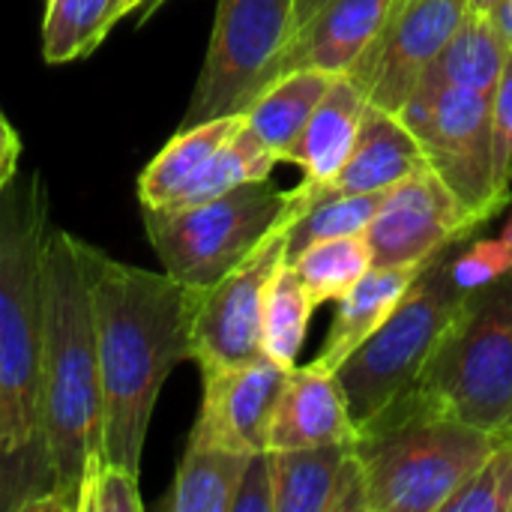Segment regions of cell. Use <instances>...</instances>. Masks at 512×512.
<instances>
[{
	"mask_svg": "<svg viewBox=\"0 0 512 512\" xmlns=\"http://www.w3.org/2000/svg\"><path fill=\"white\" fill-rule=\"evenodd\" d=\"M141 489H138V474L126 471L111 462H99V468L90 474L78 512H141Z\"/></svg>",
	"mask_w": 512,
	"mask_h": 512,
	"instance_id": "cell-31",
	"label": "cell"
},
{
	"mask_svg": "<svg viewBox=\"0 0 512 512\" xmlns=\"http://www.w3.org/2000/svg\"><path fill=\"white\" fill-rule=\"evenodd\" d=\"M0 512H15V501H12V495L6 492L3 483H0Z\"/></svg>",
	"mask_w": 512,
	"mask_h": 512,
	"instance_id": "cell-38",
	"label": "cell"
},
{
	"mask_svg": "<svg viewBox=\"0 0 512 512\" xmlns=\"http://www.w3.org/2000/svg\"><path fill=\"white\" fill-rule=\"evenodd\" d=\"M411 393L498 441L512 438V273L468 294Z\"/></svg>",
	"mask_w": 512,
	"mask_h": 512,
	"instance_id": "cell-5",
	"label": "cell"
},
{
	"mask_svg": "<svg viewBox=\"0 0 512 512\" xmlns=\"http://www.w3.org/2000/svg\"><path fill=\"white\" fill-rule=\"evenodd\" d=\"M0 453H3V429H0Z\"/></svg>",
	"mask_w": 512,
	"mask_h": 512,
	"instance_id": "cell-40",
	"label": "cell"
},
{
	"mask_svg": "<svg viewBox=\"0 0 512 512\" xmlns=\"http://www.w3.org/2000/svg\"><path fill=\"white\" fill-rule=\"evenodd\" d=\"M84 261L102 381V462L138 474L162 384L192 360L198 288L123 264L90 243Z\"/></svg>",
	"mask_w": 512,
	"mask_h": 512,
	"instance_id": "cell-1",
	"label": "cell"
},
{
	"mask_svg": "<svg viewBox=\"0 0 512 512\" xmlns=\"http://www.w3.org/2000/svg\"><path fill=\"white\" fill-rule=\"evenodd\" d=\"M324 3H327V0H297V3H294V30H297L306 18H312Z\"/></svg>",
	"mask_w": 512,
	"mask_h": 512,
	"instance_id": "cell-36",
	"label": "cell"
},
{
	"mask_svg": "<svg viewBox=\"0 0 512 512\" xmlns=\"http://www.w3.org/2000/svg\"><path fill=\"white\" fill-rule=\"evenodd\" d=\"M384 192H339V195H321L315 204H309L291 225L285 240V258L291 261L300 249L333 240V237H351L366 234Z\"/></svg>",
	"mask_w": 512,
	"mask_h": 512,
	"instance_id": "cell-28",
	"label": "cell"
},
{
	"mask_svg": "<svg viewBox=\"0 0 512 512\" xmlns=\"http://www.w3.org/2000/svg\"><path fill=\"white\" fill-rule=\"evenodd\" d=\"M144 0H45L42 57L48 66L75 63L96 51L111 27Z\"/></svg>",
	"mask_w": 512,
	"mask_h": 512,
	"instance_id": "cell-24",
	"label": "cell"
},
{
	"mask_svg": "<svg viewBox=\"0 0 512 512\" xmlns=\"http://www.w3.org/2000/svg\"><path fill=\"white\" fill-rule=\"evenodd\" d=\"M480 225L465 213L453 192L423 165L402 183L384 192L366 240L372 264H420L456 243H465Z\"/></svg>",
	"mask_w": 512,
	"mask_h": 512,
	"instance_id": "cell-12",
	"label": "cell"
},
{
	"mask_svg": "<svg viewBox=\"0 0 512 512\" xmlns=\"http://www.w3.org/2000/svg\"><path fill=\"white\" fill-rule=\"evenodd\" d=\"M429 261L372 267L345 297L336 300V315L315 363L336 372L396 312Z\"/></svg>",
	"mask_w": 512,
	"mask_h": 512,
	"instance_id": "cell-19",
	"label": "cell"
},
{
	"mask_svg": "<svg viewBox=\"0 0 512 512\" xmlns=\"http://www.w3.org/2000/svg\"><path fill=\"white\" fill-rule=\"evenodd\" d=\"M48 213V192L39 174L12 177L0 189V456H27L45 468L39 351Z\"/></svg>",
	"mask_w": 512,
	"mask_h": 512,
	"instance_id": "cell-3",
	"label": "cell"
},
{
	"mask_svg": "<svg viewBox=\"0 0 512 512\" xmlns=\"http://www.w3.org/2000/svg\"><path fill=\"white\" fill-rule=\"evenodd\" d=\"M42 441L51 495L42 512H78L81 492L102 462V381L84 240L51 228L42 252Z\"/></svg>",
	"mask_w": 512,
	"mask_h": 512,
	"instance_id": "cell-2",
	"label": "cell"
},
{
	"mask_svg": "<svg viewBox=\"0 0 512 512\" xmlns=\"http://www.w3.org/2000/svg\"><path fill=\"white\" fill-rule=\"evenodd\" d=\"M270 453L276 512H363L354 441Z\"/></svg>",
	"mask_w": 512,
	"mask_h": 512,
	"instance_id": "cell-16",
	"label": "cell"
},
{
	"mask_svg": "<svg viewBox=\"0 0 512 512\" xmlns=\"http://www.w3.org/2000/svg\"><path fill=\"white\" fill-rule=\"evenodd\" d=\"M489 15H492L495 27H498V33H501L507 51H512V0H501Z\"/></svg>",
	"mask_w": 512,
	"mask_h": 512,
	"instance_id": "cell-35",
	"label": "cell"
},
{
	"mask_svg": "<svg viewBox=\"0 0 512 512\" xmlns=\"http://www.w3.org/2000/svg\"><path fill=\"white\" fill-rule=\"evenodd\" d=\"M144 3H147V0H144Z\"/></svg>",
	"mask_w": 512,
	"mask_h": 512,
	"instance_id": "cell-41",
	"label": "cell"
},
{
	"mask_svg": "<svg viewBox=\"0 0 512 512\" xmlns=\"http://www.w3.org/2000/svg\"><path fill=\"white\" fill-rule=\"evenodd\" d=\"M423 165L453 192L483 228L512 195L501 192L492 168V96L462 87H420L399 111Z\"/></svg>",
	"mask_w": 512,
	"mask_h": 512,
	"instance_id": "cell-8",
	"label": "cell"
},
{
	"mask_svg": "<svg viewBox=\"0 0 512 512\" xmlns=\"http://www.w3.org/2000/svg\"><path fill=\"white\" fill-rule=\"evenodd\" d=\"M252 453L186 444L171 492L156 504L165 512H231Z\"/></svg>",
	"mask_w": 512,
	"mask_h": 512,
	"instance_id": "cell-23",
	"label": "cell"
},
{
	"mask_svg": "<svg viewBox=\"0 0 512 512\" xmlns=\"http://www.w3.org/2000/svg\"><path fill=\"white\" fill-rule=\"evenodd\" d=\"M282 219L258 249L210 288H198L192 312V363L198 369L231 366L261 357V315L273 273L288 261V225Z\"/></svg>",
	"mask_w": 512,
	"mask_h": 512,
	"instance_id": "cell-10",
	"label": "cell"
},
{
	"mask_svg": "<svg viewBox=\"0 0 512 512\" xmlns=\"http://www.w3.org/2000/svg\"><path fill=\"white\" fill-rule=\"evenodd\" d=\"M279 165V159L246 129V123L219 147V153L210 159V165L204 168V174L171 204V207H186V204H198V201H210L219 198L243 183L252 180H270L273 168ZM165 207V210H171Z\"/></svg>",
	"mask_w": 512,
	"mask_h": 512,
	"instance_id": "cell-27",
	"label": "cell"
},
{
	"mask_svg": "<svg viewBox=\"0 0 512 512\" xmlns=\"http://www.w3.org/2000/svg\"><path fill=\"white\" fill-rule=\"evenodd\" d=\"M441 512H512V438L489 450Z\"/></svg>",
	"mask_w": 512,
	"mask_h": 512,
	"instance_id": "cell-29",
	"label": "cell"
},
{
	"mask_svg": "<svg viewBox=\"0 0 512 512\" xmlns=\"http://www.w3.org/2000/svg\"><path fill=\"white\" fill-rule=\"evenodd\" d=\"M501 237H504V240L512 246V216L507 219V225H504V234H501Z\"/></svg>",
	"mask_w": 512,
	"mask_h": 512,
	"instance_id": "cell-39",
	"label": "cell"
},
{
	"mask_svg": "<svg viewBox=\"0 0 512 512\" xmlns=\"http://www.w3.org/2000/svg\"><path fill=\"white\" fill-rule=\"evenodd\" d=\"M231 512H276V489H273V453L261 450L252 453L237 495H234V510Z\"/></svg>",
	"mask_w": 512,
	"mask_h": 512,
	"instance_id": "cell-33",
	"label": "cell"
},
{
	"mask_svg": "<svg viewBox=\"0 0 512 512\" xmlns=\"http://www.w3.org/2000/svg\"><path fill=\"white\" fill-rule=\"evenodd\" d=\"M465 15L468 0H393L384 27L348 75L372 105L399 114Z\"/></svg>",
	"mask_w": 512,
	"mask_h": 512,
	"instance_id": "cell-11",
	"label": "cell"
},
{
	"mask_svg": "<svg viewBox=\"0 0 512 512\" xmlns=\"http://www.w3.org/2000/svg\"><path fill=\"white\" fill-rule=\"evenodd\" d=\"M417 168H423V156L411 129L402 123L396 111H387L369 102L345 165L339 168V174L330 180V186L321 195L387 192L405 177H411Z\"/></svg>",
	"mask_w": 512,
	"mask_h": 512,
	"instance_id": "cell-18",
	"label": "cell"
},
{
	"mask_svg": "<svg viewBox=\"0 0 512 512\" xmlns=\"http://www.w3.org/2000/svg\"><path fill=\"white\" fill-rule=\"evenodd\" d=\"M357 438L336 372L318 366H291L270 420L267 450H300L345 444Z\"/></svg>",
	"mask_w": 512,
	"mask_h": 512,
	"instance_id": "cell-15",
	"label": "cell"
},
{
	"mask_svg": "<svg viewBox=\"0 0 512 512\" xmlns=\"http://www.w3.org/2000/svg\"><path fill=\"white\" fill-rule=\"evenodd\" d=\"M297 0H219L204 66L180 129L243 114L276 81L282 51L294 33Z\"/></svg>",
	"mask_w": 512,
	"mask_h": 512,
	"instance_id": "cell-9",
	"label": "cell"
},
{
	"mask_svg": "<svg viewBox=\"0 0 512 512\" xmlns=\"http://www.w3.org/2000/svg\"><path fill=\"white\" fill-rule=\"evenodd\" d=\"M390 6L393 0H327L291 33L279 60V75L294 69H321L330 75L351 72L384 27Z\"/></svg>",
	"mask_w": 512,
	"mask_h": 512,
	"instance_id": "cell-17",
	"label": "cell"
},
{
	"mask_svg": "<svg viewBox=\"0 0 512 512\" xmlns=\"http://www.w3.org/2000/svg\"><path fill=\"white\" fill-rule=\"evenodd\" d=\"M288 369L270 357L201 369V411L189 441L234 453L267 450L270 420Z\"/></svg>",
	"mask_w": 512,
	"mask_h": 512,
	"instance_id": "cell-13",
	"label": "cell"
},
{
	"mask_svg": "<svg viewBox=\"0 0 512 512\" xmlns=\"http://www.w3.org/2000/svg\"><path fill=\"white\" fill-rule=\"evenodd\" d=\"M336 75L321 69H294L270 81L255 102L243 111L246 129L279 159L288 162L297 138L303 135L315 105Z\"/></svg>",
	"mask_w": 512,
	"mask_h": 512,
	"instance_id": "cell-21",
	"label": "cell"
},
{
	"mask_svg": "<svg viewBox=\"0 0 512 512\" xmlns=\"http://www.w3.org/2000/svg\"><path fill=\"white\" fill-rule=\"evenodd\" d=\"M507 273H512V246L504 237L474 240L459 255H450V276L462 291H480Z\"/></svg>",
	"mask_w": 512,
	"mask_h": 512,
	"instance_id": "cell-30",
	"label": "cell"
},
{
	"mask_svg": "<svg viewBox=\"0 0 512 512\" xmlns=\"http://www.w3.org/2000/svg\"><path fill=\"white\" fill-rule=\"evenodd\" d=\"M18 156H21V141L12 129V123L0 114V189L15 177Z\"/></svg>",
	"mask_w": 512,
	"mask_h": 512,
	"instance_id": "cell-34",
	"label": "cell"
},
{
	"mask_svg": "<svg viewBox=\"0 0 512 512\" xmlns=\"http://www.w3.org/2000/svg\"><path fill=\"white\" fill-rule=\"evenodd\" d=\"M288 264L297 270V276L306 285L315 306L336 303L375 267L372 246H369L366 234L318 240V243L300 249Z\"/></svg>",
	"mask_w": 512,
	"mask_h": 512,
	"instance_id": "cell-26",
	"label": "cell"
},
{
	"mask_svg": "<svg viewBox=\"0 0 512 512\" xmlns=\"http://www.w3.org/2000/svg\"><path fill=\"white\" fill-rule=\"evenodd\" d=\"M492 168L498 189L512 195V51L492 90Z\"/></svg>",
	"mask_w": 512,
	"mask_h": 512,
	"instance_id": "cell-32",
	"label": "cell"
},
{
	"mask_svg": "<svg viewBox=\"0 0 512 512\" xmlns=\"http://www.w3.org/2000/svg\"><path fill=\"white\" fill-rule=\"evenodd\" d=\"M243 126V114L213 117L186 129L153 156V162L138 177V201L144 210H165L171 207L210 165L219 147Z\"/></svg>",
	"mask_w": 512,
	"mask_h": 512,
	"instance_id": "cell-20",
	"label": "cell"
},
{
	"mask_svg": "<svg viewBox=\"0 0 512 512\" xmlns=\"http://www.w3.org/2000/svg\"><path fill=\"white\" fill-rule=\"evenodd\" d=\"M468 294L453 282L450 249H444L426 264L396 312L336 369L357 429L417 387Z\"/></svg>",
	"mask_w": 512,
	"mask_h": 512,
	"instance_id": "cell-6",
	"label": "cell"
},
{
	"mask_svg": "<svg viewBox=\"0 0 512 512\" xmlns=\"http://www.w3.org/2000/svg\"><path fill=\"white\" fill-rule=\"evenodd\" d=\"M141 213L147 240L165 273L192 288L219 282L246 261L282 219L297 216L291 195L270 180H252L219 198L186 207H141Z\"/></svg>",
	"mask_w": 512,
	"mask_h": 512,
	"instance_id": "cell-7",
	"label": "cell"
},
{
	"mask_svg": "<svg viewBox=\"0 0 512 512\" xmlns=\"http://www.w3.org/2000/svg\"><path fill=\"white\" fill-rule=\"evenodd\" d=\"M495 444L405 393L357 429L363 512H441Z\"/></svg>",
	"mask_w": 512,
	"mask_h": 512,
	"instance_id": "cell-4",
	"label": "cell"
},
{
	"mask_svg": "<svg viewBox=\"0 0 512 512\" xmlns=\"http://www.w3.org/2000/svg\"><path fill=\"white\" fill-rule=\"evenodd\" d=\"M507 60V45L486 12H471L459 24V30L450 36L444 51L432 60V66L423 72L420 87H462L483 96H492L498 75Z\"/></svg>",
	"mask_w": 512,
	"mask_h": 512,
	"instance_id": "cell-22",
	"label": "cell"
},
{
	"mask_svg": "<svg viewBox=\"0 0 512 512\" xmlns=\"http://www.w3.org/2000/svg\"><path fill=\"white\" fill-rule=\"evenodd\" d=\"M315 309L318 306L300 282L297 270L285 261L267 285L261 315V354L285 369L297 366Z\"/></svg>",
	"mask_w": 512,
	"mask_h": 512,
	"instance_id": "cell-25",
	"label": "cell"
},
{
	"mask_svg": "<svg viewBox=\"0 0 512 512\" xmlns=\"http://www.w3.org/2000/svg\"><path fill=\"white\" fill-rule=\"evenodd\" d=\"M498 3H501V0H468V9H471V12H486V15H489Z\"/></svg>",
	"mask_w": 512,
	"mask_h": 512,
	"instance_id": "cell-37",
	"label": "cell"
},
{
	"mask_svg": "<svg viewBox=\"0 0 512 512\" xmlns=\"http://www.w3.org/2000/svg\"><path fill=\"white\" fill-rule=\"evenodd\" d=\"M366 105H369L366 90L348 72L336 75L330 81L327 93L321 96V102L315 105L303 135L297 138V144L288 156V162L303 168V183L288 192L291 210L297 216L330 186V180L345 165V159L357 141Z\"/></svg>",
	"mask_w": 512,
	"mask_h": 512,
	"instance_id": "cell-14",
	"label": "cell"
}]
</instances>
